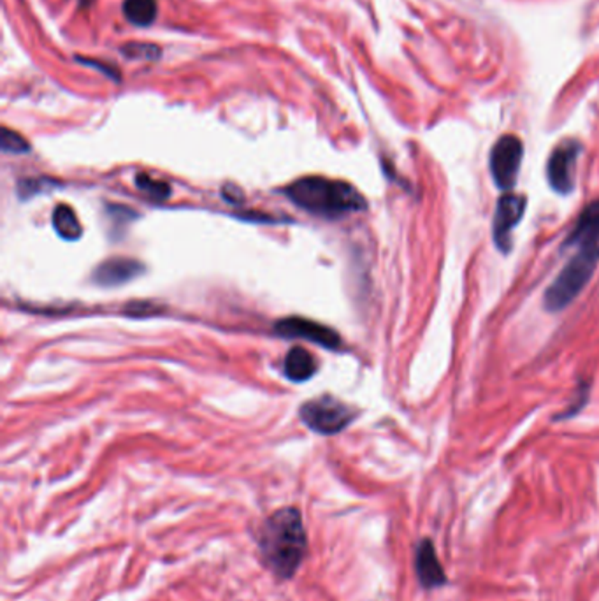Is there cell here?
I'll return each instance as SVG.
<instances>
[{"label":"cell","instance_id":"1","mask_svg":"<svg viewBox=\"0 0 599 601\" xmlns=\"http://www.w3.org/2000/svg\"><path fill=\"white\" fill-rule=\"evenodd\" d=\"M257 545L264 566L278 578H292L308 552L303 515L286 506L269 515L257 533Z\"/></svg>","mask_w":599,"mask_h":601},{"label":"cell","instance_id":"2","mask_svg":"<svg viewBox=\"0 0 599 601\" xmlns=\"http://www.w3.org/2000/svg\"><path fill=\"white\" fill-rule=\"evenodd\" d=\"M285 196L306 212L325 218H340L350 213L366 210L364 196L347 181L306 177L290 183Z\"/></svg>","mask_w":599,"mask_h":601},{"label":"cell","instance_id":"3","mask_svg":"<svg viewBox=\"0 0 599 601\" xmlns=\"http://www.w3.org/2000/svg\"><path fill=\"white\" fill-rule=\"evenodd\" d=\"M569 247L576 248V253L566 262L543 297L545 308L554 314L561 312L576 299L593 278L599 262V241L596 240H582Z\"/></svg>","mask_w":599,"mask_h":601},{"label":"cell","instance_id":"4","mask_svg":"<svg viewBox=\"0 0 599 601\" xmlns=\"http://www.w3.org/2000/svg\"><path fill=\"white\" fill-rule=\"evenodd\" d=\"M299 417L318 434H336L350 424L355 417L352 408L332 396H322L304 403Z\"/></svg>","mask_w":599,"mask_h":601},{"label":"cell","instance_id":"5","mask_svg":"<svg viewBox=\"0 0 599 601\" xmlns=\"http://www.w3.org/2000/svg\"><path fill=\"white\" fill-rule=\"evenodd\" d=\"M522 157H524V144L517 136L506 134L494 142L489 157V169L494 183L499 190L512 192L515 188L519 171L522 166Z\"/></svg>","mask_w":599,"mask_h":601},{"label":"cell","instance_id":"6","mask_svg":"<svg viewBox=\"0 0 599 601\" xmlns=\"http://www.w3.org/2000/svg\"><path fill=\"white\" fill-rule=\"evenodd\" d=\"M582 151L580 142L567 140L558 144L547 162V179L554 192L567 196L575 188L576 179V160Z\"/></svg>","mask_w":599,"mask_h":601},{"label":"cell","instance_id":"7","mask_svg":"<svg viewBox=\"0 0 599 601\" xmlns=\"http://www.w3.org/2000/svg\"><path fill=\"white\" fill-rule=\"evenodd\" d=\"M528 206V199L521 194L504 192L495 205L493 220L494 243L499 251L508 253L512 250V232L522 220Z\"/></svg>","mask_w":599,"mask_h":601},{"label":"cell","instance_id":"8","mask_svg":"<svg viewBox=\"0 0 599 601\" xmlns=\"http://www.w3.org/2000/svg\"><path fill=\"white\" fill-rule=\"evenodd\" d=\"M275 332L283 338H303L317 343L325 349H338L341 345V338L336 331H332L327 325H322L313 320L301 319V317H290V319L278 320L275 325Z\"/></svg>","mask_w":599,"mask_h":601},{"label":"cell","instance_id":"9","mask_svg":"<svg viewBox=\"0 0 599 601\" xmlns=\"http://www.w3.org/2000/svg\"><path fill=\"white\" fill-rule=\"evenodd\" d=\"M141 271V262L127 257H113L95 268L92 280L101 287H120L138 278Z\"/></svg>","mask_w":599,"mask_h":601},{"label":"cell","instance_id":"10","mask_svg":"<svg viewBox=\"0 0 599 601\" xmlns=\"http://www.w3.org/2000/svg\"><path fill=\"white\" fill-rule=\"evenodd\" d=\"M415 568H417L419 580L425 589H434L447 582L445 569L438 561V556H436V551L431 540H422L419 543L417 554H415Z\"/></svg>","mask_w":599,"mask_h":601},{"label":"cell","instance_id":"11","mask_svg":"<svg viewBox=\"0 0 599 601\" xmlns=\"http://www.w3.org/2000/svg\"><path fill=\"white\" fill-rule=\"evenodd\" d=\"M318 369V360L315 355L310 354L303 347H294L283 360V375L295 384L306 382L315 377Z\"/></svg>","mask_w":599,"mask_h":601},{"label":"cell","instance_id":"12","mask_svg":"<svg viewBox=\"0 0 599 601\" xmlns=\"http://www.w3.org/2000/svg\"><path fill=\"white\" fill-rule=\"evenodd\" d=\"M582 240H596L599 241V201L591 203L584 212L580 213L573 231L569 232L564 247H569Z\"/></svg>","mask_w":599,"mask_h":601},{"label":"cell","instance_id":"13","mask_svg":"<svg viewBox=\"0 0 599 601\" xmlns=\"http://www.w3.org/2000/svg\"><path fill=\"white\" fill-rule=\"evenodd\" d=\"M53 227L57 234L66 241H77L83 236L81 223L74 210L68 205H59L53 210Z\"/></svg>","mask_w":599,"mask_h":601},{"label":"cell","instance_id":"14","mask_svg":"<svg viewBox=\"0 0 599 601\" xmlns=\"http://www.w3.org/2000/svg\"><path fill=\"white\" fill-rule=\"evenodd\" d=\"M127 20L138 27H150L157 18V0H123Z\"/></svg>","mask_w":599,"mask_h":601},{"label":"cell","instance_id":"15","mask_svg":"<svg viewBox=\"0 0 599 601\" xmlns=\"http://www.w3.org/2000/svg\"><path fill=\"white\" fill-rule=\"evenodd\" d=\"M136 185L141 192L148 194L151 199H157V201H164L171 196L169 183L160 181V179H153V178H150L144 173L136 177Z\"/></svg>","mask_w":599,"mask_h":601},{"label":"cell","instance_id":"16","mask_svg":"<svg viewBox=\"0 0 599 601\" xmlns=\"http://www.w3.org/2000/svg\"><path fill=\"white\" fill-rule=\"evenodd\" d=\"M2 150L9 153H25L31 150V144L25 141L18 132L4 127L2 129Z\"/></svg>","mask_w":599,"mask_h":601},{"label":"cell","instance_id":"17","mask_svg":"<svg viewBox=\"0 0 599 601\" xmlns=\"http://www.w3.org/2000/svg\"><path fill=\"white\" fill-rule=\"evenodd\" d=\"M223 197L231 203H240L243 201V192L238 187H223Z\"/></svg>","mask_w":599,"mask_h":601}]
</instances>
